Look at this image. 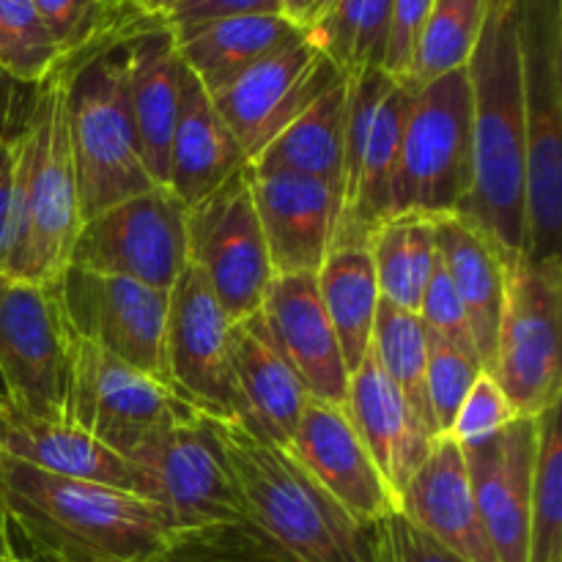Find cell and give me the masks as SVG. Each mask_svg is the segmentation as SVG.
<instances>
[{"label":"cell","instance_id":"obj_29","mask_svg":"<svg viewBox=\"0 0 562 562\" xmlns=\"http://www.w3.org/2000/svg\"><path fill=\"white\" fill-rule=\"evenodd\" d=\"M437 250L445 272L470 318L472 338L483 371H492L497 344L499 313H503L505 261L492 241L459 214L437 217Z\"/></svg>","mask_w":562,"mask_h":562},{"label":"cell","instance_id":"obj_15","mask_svg":"<svg viewBox=\"0 0 562 562\" xmlns=\"http://www.w3.org/2000/svg\"><path fill=\"white\" fill-rule=\"evenodd\" d=\"M55 294L77 338L168 384V291L119 274L66 267Z\"/></svg>","mask_w":562,"mask_h":562},{"label":"cell","instance_id":"obj_9","mask_svg":"<svg viewBox=\"0 0 562 562\" xmlns=\"http://www.w3.org/2000/svg\"><path fill=\"white\" fill-rule=\"evenodd\" d=\"M415 88L384 69L349 75V108L340 173V225L335 247H368L373 231L390 217L401 135Z\"/></svg>","mask_w":562,"mask_h":562},{"label":"cell","instance_id":"obj_7","mask_svg":"<svg viewBox=\"0 0 562 562\" xmlns=\"http://www.w3.org/2000/svg\"><path fill=\"white\" fill-rule=\"evenodd\" d=\"M415 88V86H412ZM472 187V97L464 69L415 88L393 179V214L448 217Z\"/></svg>","mask_w":562,"mask_h":562},{"label":"cell","instance_id":"obj_23","mask_svg":"<svg viewBox=\"0 0 562 562\" xmlns=\"http://www.w3.org/2000/svg\"><path fill=\"white\" fill-rule=\"evenodd\" d=\"M398 510L461 562H497L472 494L464 453L450 437L434 439L426 461L398 494Z\"/></svg>","mask_w":562,"mask_h":562},{"label":"cell","instance_id":"obj_35","mask_svg":"<svg viewBox=\"0 0 562 562\" xmlns=\"http://www.w3.org/2000/svg\"><path fill=\"white\" fill-rule=\"evenodd\" d=\"M488 0H434L417 36L406 82L415 88L464 69L481 38Z\"/></svg>","mask_w":562,"mask_h":562},{"label":"cell","instance_id":"obj_25","mask_svg":"<svg viewBox=\"0 0 562 562\" xmlns=\"http://www.w3.org/2000/svg\"><path fill=\"white\" fill-rule=\"evenodd\" d=\"M231 371L239 404L236 420L256 437L289 448L311 395L274 349L261 313L231 324Z\"/></svg>","mask_w":562,"mask_h":562},{"label":"cell","instance_id":"obj_20","mask_svg":"<svg viewBox=\"0 0 562 562\" xmlns=\"http://www.w3.org/2000/svg\"><path fill=\"white\" fill-rule=\"evenodd\" d=\"M247 173L272 272L316 274L338 239L340 184L300 173Z\"/></svg>","mask_w":562,"mask_h":562},{"label":"cell","instance_id":"obj_18","mask_svg":"<svg viewBox=\"0 0 562 562\" xmlns=\"http://www.w3.org/2000/svg\"><path fill=\"white\" fill-rule=\"evenodd\" d=\"M541 417H516L486 442L461 448L497 562H527Z\"/></svg>","mask_w":562,"mask_h":562},{"label":"cell","instance_id":"obj_28","mask_svg":"<svg viewBox=\"0 0 562 562\" xmlns=\"http://www.w3.org/2000/svg\"><path fill=\"white\" fill-rule=\"evenodd\" d=\"M305 31L285 14H247L201 25L170 27L181 64L192 71L206 93L220 91L234 77L250 69Z\"/></svg>","mask_w":562,"mask_h":562},{"label":"cell","instance_id":"obj_8","mask_svg":"<svg viewBox=\"0 0 562 562\" xmlns=\"http://www.w3.org/2000/svg\"><path fill=\"white\" fill-rule=\"evenodd\" d=\"M560 327L562 258L505 261L503 313L488 373L519 417H541L560 406Z\"/></svg>","mask_w":562,"mask_h":562},{"label":"cell","instance_id":"obj_3","mask_svg":"<svg viewBox=\"0 0 562 562\" xmlns=\"http://www.w3.org/2000/svg\"><path fill=\"white\" fill-rule=\"evenodd\" d=\"M151 16L137 5L115 31L60 60L66 137L82 223L157 187L143 165L126 75V38Z\"/></svg>","mask_w":562,"mask_h":562},{"label":"cell","instance_id":"obj_22","mask_svg":"<svg viewBox=\"0 0 562 562\" xmlns=\"http://www.w3.org/2000/svg\"><path fill=\"white\" fill-rule=\"evenodd\" d=\"M0 456L49 475L130 492L157 505L151 477L130 459L110 450L75 423L25 415L5 401H0Z\"/></svg>","mask_w":562,"mask_h":562},{"label":"cell","instance_id":"obj_24","mask_svg":"<svg viewBox=\"0 0 562 562\" xmlns=\"http://www.w3.org/2000/svg\"><path fill=\"white\" fill-rule=\"evenodd\" d=\"M344 412L398 503V494L426 461L437 437L390 382L373 351L349 373Z\"/></svg>","mask_w":562,"mask_h":562},{"label":"cell","instance_id":"obj_34","mask_svg":"<svg viewBox=\"0 0 562 562\" xmlns=\"http://www.w3.org/2000/svg\"><path fill=\"white\" fill-rule=\"evenodd\" d=\"M371 351L390 382L401 390L423 426L439 437L434 426L431 406L426 393V362H428V333L423 327L420 316L401 307L390 305L387 300H379L376 322H373Z\"/></svg>","mask_w":562,"mask_h":562},{"label":"cell","instance_id":"obj_44","mask_svg":"<svg viewBox=\"0 0 562 562\" xmlns=\"http://www.w3.org/2000/svg\"><path fill=\"white\" fill-rule=\"evenodd\" d=\"M247 14H283V9H280V0H176L170 9L162 11L159 20L168 27H187Z\"/></svg>","mask_w":562,"mask_h":562},{"label":"cell","instance_id":"obj_33","mask_svg":"<svg viewBox=\"0 0 562 562\" xmlns=\"http://www.w3.org/2000/svg\"><path fill=\"white\" fill-rule=\"evenodd\" d=\"M393 0H329L327 9L305 27L318 49L344 75L384 69Z\"/></svg>","mask_w":562,"mask_h":562},{"label":"cell","instance_id":"obj_54","mask_svg":"<svg viewBox=\"0 0 562 562\" xmlns=\"http://www.w3.org/2000/svg\"><path fill=\"white\" fill-rule=\"evenodd\" d=\"M162 562H170V560H162Z\"/></svg>","mask_w":562,"mask_h":562},{"label":"cell","instance_id":"obj_11","mask_svg":"<svg viewBox=\"0 0 562 562\" xmlns=\"http://www.w3.org/2000/svg\"><path fill=\"white\" fill-rule=\"evenodd\" d=\"M132 464L151 477L157 505L184 543L247 525L214 417L201 415L159 434L132 456Z\"/></svg>","mask_w":562,"mask_h":562},{"label":"cell","instance_id":"obj_12","mask_svg":"<svg viewBox=\"0 0 562 562\" xmlns=\"http://www.w3.org/2000/svg\"><path fill=\"white\" fill-rule=\"evenodd\" d=\"M71 338L55 285L0 274V382L5 404L25 415L66 420Z\"/></svg>","mask_w":562,"mask_h":562},{"label":"cell","instance_id":"obj_48","mask_svg":"<svg viewBox=\"0 0 562 562\" xmlns=\"http://www.w3.org/2000/svg\"><path fill=\"white\" fill-rule=\"evenodd\" d=\"M173 3H176V0H140L143 9H146L148 14H154V16H162V11L170 9Z\"/></svg>","mask_w":562,"mask_h":562},{"label":"cell","instance_id":"obj_27","mask_svg":"<svg viewBox=\"0 0 562 562\" xmlns=\"http://www.w3.org/2000/svg\"><path fill=\"white\" fill-rule=\"evenodd\" d=\"M245 165V154L236 137L231 135L223 115L214 108L212 97L184 66L179 113H176L173 140H170L168 190L190 209L212 195L225 179H231Z\"/></svg>","mask_w":562,"mask_h":562},{"label":"cell","instance_id":"obj_49","mask_svg":"<svg viewBox=\"0 0 562 562\" xmlns=\"http://www.w3.org/2000/svg\"><path fill=\"white\" fill-rule=\"evenodd\" d=\"M327 3H329V0H311V14H307V22H305V27L311 25V22L316 20V16L322 14L324 9H327Z\"/></svg>","mask_w":562,"mask_h":562},{"label":"cell","instance_id":"obj_30","mask_svg":"<svg viewBox=\"0 0 562 562\" xmlns=\"http://www.w3.org/2000/svg\"><path fill=\"white\" fill-rule=\"evenodd\" d=\"M349 75H340L311 108L296 115L247 168L252 173H300L340 184Z\"/></svg>","mask_w":562,"mask_h":562},{"label":"cell","instance_id":"obj_36","mask_svg":"<svg viewBox=\"0 0 562 562\" xmlns=\"http://www.w3.org/2000/svg\"><path fill=\"white\" fill-rule=\"evenodd\" d=\"M527 562H562V431L560 406L541 415Z\"/></svg>","mask_w":562,"mask_h":562},{"label":"cell","instance_id":"obj_19","mask_svg":"<svg viewBox=\"0 0 562 562\" xmlns=\"http://www.w3.org/2000/svg\"><path fill=\"white\" fill-rule=\"evenodd\" d=\"M285 453L366 530L398 508L344 406L307 401Z\"/></svg>","mask_w":562,"mask_h":562},{"label":"cell","instance_id":"obj_42","mask_svg":"<svg viewBox=\"0 0 562 562\" xmlns=\"http://www.w3.org/2000/svg\"><path fill=\"white\" fill-rule=\"evenodd\" d=\"M371 549L373 562H461L398 508L371 527Z\"/></svg>","mask_w":562,"mask_h":562},{"label":"cell","instance_id":"obj_32","mask_svg":"<svg viewBox=\"0 0 562 562\" xmlns=\"http://www.w3.org/2000/svg\"><path fill=\"white\" fill-rule=\"evenodd\" d=\"M379 294L401 311H420L423 294L439 261L437 217L393 214L368 239Z\"/></svg>","mask_w":562,"mask_h":562},{"label":"cell","instance_id":"obj_31","mask_svg":"<svg viewBox=\"0 0 562 562\" xmlns=\"http://www.w3.org/2000/svg\"><path fill=\"white\" fill-rule=\"evenodd\" d=\"M316 280L346 371L351 373L371 351L373 322L382 300L371 250L360 245L333 247L318 267Z\"/></svg>","mask_w":562,"mask_h":562},{"label":"cell","instance_id":"obj_1","mask_svg":"<svg viewBox=\"0 0 562 562\" xmlns=\"http://www.w3.org/2000/svg\"><path fill=\"white\" fill-rule=\"evenodd\" d=\"M0 508L16 562H162L181 547L162 508L0 456Z\"/></svg>","mask_w":562,"mask_h":562},{"label":"cell","instance_id":"obj_38","mask_svg":"<svg viewBox=\"0 0 562 562\" xmlns=\"http://www.w3.org/2000/svg\"><path fill=\"white\" fill-rule=\"evenodd\" d=\"M64 58L91 47L121 25L140 3L130 0H33Z\"/></svg>","mask_w":562,"mask_h":562},{"label":"cell","instance_id":"obj_2","mask_svg":"<svg viewBox=\"0 0 562 562\" xmlns=\"http://www.w3.org/2000/svg\"><path fill=\"white\" fill-rule=\"evenodd\" d=\"M467 77L472 187L459 217L475 225L503 261H510L525 256V108L516 0H488Z\"/></svg>","mask_w":562,"mask_h":562},{"label":"cell","instance_id":"obj_40","mask_svg":"<svg viewBox=\"0 0 562 562\" xmlns=\"http://www.w3.org/2000/svg\"><path fill=\"white\" fill-rule=\"evenodd\" d=\"M516 412L510 401L505 398L503 387L492 373L483 371L472 390L467 393L464 404L456 412V420L445 437L453 439L459 448H470V445L486 442L497 431H503L510 420H516Z\"/></svg>","mask_w":562,"mask_h":562},{"label":"cell","instance_id":"obj_21","mask_svg":"<svg viewBox=\"0 0 562 562\" xmlns=\"http://www.w3.org/2000/svg\"><path fill=\"white\" fill-rule=\"evenodd\" d=\"M258 313L274 349L289 362L307 395L324 404L344 406L349 371L324 311L316 274H274Z\"/></svg>","mask_w":562,"mask_h":562},{"label":"cell","instance_id":"obj_43","mask_svg":"<svg viewBox=\"0 0 562 562\" xmlns=\"http://www.w3.org/2000/svg\"><path fill=\"white\" fill-rule=\"evenodd\" d=\"M434 0H393V25H390L387 55H384V71L398 80H406L412 69L417 36L431 11Z\"/></svg>","mask_w":562,"mask_h":562},{"label":"cell","instance_id":"obj_47","mask_svg":"<svg viewBox=\"0 0 562 562\" xmlns=\"http://www.w3.org/2000/svg\"><path fill=\"white\" fill-rule=\"evenodd\" d=\"M280 9H283V14L289 16L291 22L305 27L307 14H311V0H280Z\"/></svg>","mask_w":562,"mask_h":562},{"label":"cell","instance_id":"obj_13","mask_svg":"<svg viewBox=\"0 0 562 562\" xmlns=\"http://www.w3.org/2000/svg\"><path fill=\"white\" fill-rule=\"evenodd\" d=\"M187 263L201 272L231 322L261 311L274 272L247 165L187 209Z\"/></svg>","mask_w":562,"mask_h":562},{"label":"cell","instance_id":"obj_10","mask_svg":"<svg viewBox=\"0 0 562 562\" xmlns=\"http://www.w3.org/2000/svg\"><path fill=\"white\" fill-rule=\"evenodd\" d=\"M201 415V409L181 398L162 379L115 360L77 335L71 338L66 420L124 459L132 461V456L159 434Z\"/></svg>","mask_w":562,"mask_h":562},{"label":"cell","instance_id":"obj_52","mask_svg":"<svg viewBox=\"0 0 562 562\" xmlns=\"http://www.w3.org/2000/svg\"><path fill=\"white\" fill-rule=\"evenodd\" d=\"M130 3H140V0H130Z\"/></svg>","mask_w":562,"mask_h":562},{"label":"cell","instance_id":"obj_39","mask_svg":"<svg viewBox=\"0 0 562 562\" xmlns=\"http://www.w3.org/2000/svg\"><path fill=\"white\" fill-rule=\"evenodd\" d=\"M481 373L483 366L477 357L464 355V351L445 344L437 335H428L426 393L439 437H445L450 431V426L456 420V412L464 404L467 393H470L472 384L477 382Z\"/></svg>","mask_w":562,"mask_h":562},{"label":"cell","instance_id":"obj_37","mask_svg":"<svg viewBox=\"0 0 562 562\" xmlns=\"http://www.w3.org/2000/svg\"><path fill=\"white\" fill-rule=\"evenodd\" d=\"M64 60L33 0H0V71L22 86H38Z\"/></svg>","mask_w":562,"mask_h":562},{"label":"cell","instance_id":"obj_45","mask_svg":"<svg viewBox=\"0 0 562 562\" xmlns=\"http://www.w3.org/2000/svg\"><path fill=\"white\" fill-rule=\"evenodd\" d=\"M16 179H20V148L14 135L0 140V274L9 269L16 239Z\"/></svg>","mask_w":562,"mask_h":562},{"label":"cell","instance_id":"obj_4","mask_svg":"<svg viewBox=\"0 0 562 562\" xmlns=\"http://www.w3.org/2000/svg\"><path fill=\"white\" fill-rule=\"evenodd\" d=\"M247 525L291 562H373L371 530L357 525L283 448L239 420H214Z\"/></svg>","mask_w":562,"mask_h":562},{"label":"cell","instance_id":"obj_17","mask_svg":"<svg viewBox=\"0 0 562 562\" xmlns=\"http://www.w3.org/2000/svg\"><path fill=\"white\" fill-rule=\"evenodd\" d=\"M231 324L201 272L187 263L168 291L165 368L170 387L214 420L239 417L231 371Z\"/></svg>","mask_w":562,"mask_h":562},{"label":"cell","instance_id":"obj_53","mask_svg":"<svg viewBox=\"0 0 562 562\" xmlns=\"http://www.w3.org/2000/svg\"><path fill=\"white\" fill-rule=\"evenodd\" d=\"M0 401H3V393H0Z\"/></svg>","mask_w":562,"mask_h":562},{"label":"cell","instance_id":"obj_5","mask_svg":"<svg viewBox=\"0 0 562 562\" xmlns=\"http://www.w3.org/2000/svg\"><path fill=\"white\" fill-rule=\"evenodd\" d=\"M16 239L5 274L25 283L55 285L69 267L82 217L75 165L64 119L60 66L36 86L31 115L16 135Z\"/></svg>","mask_w":562,"mask_h":562},{"label":"cell","instance_id":"obj_41","mask_svg":"<svg viewBox=\"0 0 562 562\" xmlns=\"http://www.w3.org/2000/svg\"><path fill=\"white\" fill-rule=\"evenodd\" d=\"M417 316H420L428 335H437V338L456 346V349H461L464 355L477 357L470 318H467L464 305H461L459 294H456L453 289V280L445 272L442 261H437V267H434V274L426 285V294H423ZM477 360H481V357H477Z\"/></svg>","mask_w":562,"mask_h":562},{"label":"cell","instance_id":"obj_26","mask_svg":"<svg viewBox=\"0 0 562 562\" xmlns=\"http://www.w3.org/2000/svg\"><path fill=\"white\" fill-rule=\"evenodd\" d=\"M181 64L170 27L159 16L143 22L126 38V75L143 165L157 187L168 190L170 140L179 113Z\"/></svg>","mask_w":562,"mask_h":562},{"label":"cell","instance_id":"obj_14","mask_svg":"<svg viewBox=\"0 0 562 562\" xmlns=\"http://www.w3.org/2000/svg\"><path fill=\"white\" fill-rule=\"evenodd\" d=\"M69 267L170 291L187 267V206L165 187L126 198L86 220Z\"/></svg>","mask_w":562,"mask_h":562},{"label":"cell","instance_id":"obj_6","mask_svg":"<svg viewBox=\"0 0 562 562\" xmlns=\"http://www.w3.org/2000/svg\"><path fill=\"white\" fill-rule=\"evenodd\" d=\"M519 5L525 256L562 258V0Z\"/></svg>","mask_w":562,"mask_h":562},{"label":"cell","instance_id":"obj_46","mask_svg":"<svg viewBox=\"0 0 562 562\" xmlns=\"http://www.w3.org/2000/svg\"><path fill=\"white\" fill-rule=\"evenodd\" d=\"M36 86H22L0 71V140L20 135L31 115Z\"/></svg>","mask_w":562,"mask_h":562},{"label":"cell","instance_id":"obj_16","mask_svg":"<svg viewBox=\"0 0 562 562\" xmlns=\"http://www.w3.org/2000/svg\"><path fill=\"white\" fill-rule=\"evenodd\" d=\"M340 75L344 71L335 69L307 31H302L209 97L245 159L252 162Z\"/></svg>","mask_w":562,"mask_h":562},{"label":"cell","instance_id":"obj_51","mask_svg":"<svg viewBox=\"0 0 562 562\" xmlns=\"http://www.w3.org/2000/svg\"><path fill=\"white\" fill-rule=\"evenodd\" d=\"M0 562H16V560L11 558V552H0Z\"/></svg>","mask_w":562,"mask_h":562},{"label":"cell","instance_id":"obj_50","mask_svg":"<svg viewBox=\"0 0 562 562\" xmlns=\"http://www.w3.org/2000/svg\"><path fill=\"white\" fill-rule=\"evenodd\" d=\"M0 552H9V532H5L3 508H0Z\"/></svg>","mask_w":562,"mask_h":562}]
</instances>
